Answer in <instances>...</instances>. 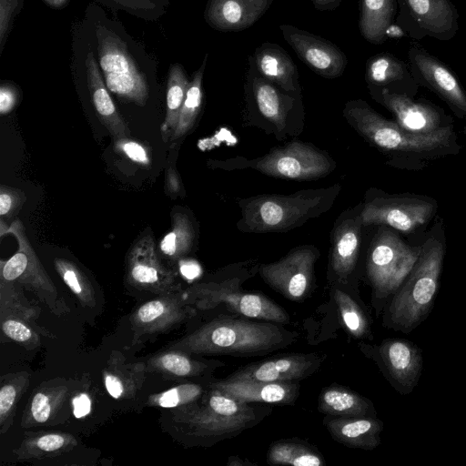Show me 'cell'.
Returning a JSON list of instances; mask_svg holds the SVG:
<instances>
[{
    "label": "cell",
    "mask_w": 466,
    "mask_h": 466,
    "mask_svg": "<svg viewBox=\"0 0 466 466\" xmlns=\"http://www.w3.org/2000/svg\"><path fill=\"white\" fill-rule=\"evenodd\" d=\"M317 408L325 415L376 417V410L370 400L339 384H331L321 390Z\"/></svg>",
    "instance_id": "29"
},
{
    "label": "cell",
    "mask_w": 466,
    "mask_h": 466,
    "mask_svg": "<svg viewBox=\"0 0 466 466\" xmlns=\"http://www.w3.org/2000/svg\"><path fill=\"white\" fill-rule=\"evenodd\" d=\"M323 424L336 441L350 447L371 451L380 444L383 421L377 417H339L326 415Z\"/></svg>",
    "instance_id": "27"
},
{
    "label": "cell",
    "mask_w": 466,
    "mask_h": 466,
    "mask_svg": "<svg viewBox=\"0 0 466 466\" xmlns=\"http://www.w3.org/2000/svg\"><path fill=\"white\" fill-rule=\"evenodd\" d=\"M30 381L27 371H19L1 377L0 388V433H5L11 427L16 411L17 402L26 390Z\"/></svg>",
    "instance_id": "40"
},
{
    "label": "cell",
    "mask_w": 466,
    "mask_h": 466,
    "mask_svg": "<svg viewBox=\"0 0 466 466\" xmlns=\"http://www.w3.org/2000/svg\"><path fill=\"white\" fill-rule=\"evenodd\" d=\"M3 333L12 340L33 349L39 345L41 335L26 322L11 317L0 318Z\"/></svg>",
    "instance_id": "44"
},
{
    "label": "cell",
    "mask_w": 466,
    "mask_h": 466,
    "mask_svg": "<svg viewBox=\"0 0 466 466\" xmlns=\"http://www.w3.org/2000/svg\"><path fill=\"white\" fill-rule=\"evenodd\" d=\"M387 38H400L406 35L404 31L395 23H393L387 30Z\"/></svg>",
    "instance_id": "54"
},
{
    "label": "cell",
    "mask_w": 466,
    "mask_h": 466,
    "mask_svg": "<svg viewBox=\"0 0 466 466\" xmlns=\"http://www.w3.org/2000/svg\"><path fill=\"white\" fill-rule=\"evenodd\" d=\"M325 359V355L319 353L281 354L243 366L225 380L264 382L299 381L315 373Z\"/></svg>",
    "instance_id": "20"
},
{
    "label": "cell",
    "mask_w": 466,
    "mask_h": 466,
    "mask_svg": "<svg viewBox=\"0 0 466 466\" xmlns=\"http://www.w3.org/2000/svg\"><path fill=\"white\" fill-rule=\"evenodd\" d=\"M166 186L171 194H178L181 190L179 177L173 168H169L167 172Z\"/></svg>",
    "instance_id": "52"
},
{
    "label": "cell",
    "mask_w": 466,
    "mask_h": 466,
    "mask_svg": "<svg viewBox=\"0 0 466 466\" xmlns=\"http://www.w3.org/2000/svg\"><path fill=\"white\" fill-rule=\"evenodd\" d=\"M340 189V185L335 184L289 195L262 194L240 199L237 228L245 233L290 231L329 211Z\"/></svg>",
    "instance_id": "3"
},
{
    "label": "cell",
    "mask_w": 466,
    "mask_h": 466,
    "mask_svg": "<svg viewBox=\"0 0 466 466\" xmlns=\"http://www.w3.org/2000/svg\"><path fill=\"white\" fill-rule=\"evenodd\" d=\"M333 297L341 322L347 331L357 339L370 338V321L361 307L341 289H335Z\"/></svg>",
    "instance_id": "41"
},
{
    "label": "cell",
    "mask_w": 466,
    "mask_h": 466,
    "mask_svg": "<svg viewBox=\"0 0 466 466\" xmlns=\"http://www.w3.org/2000/svg\"><path fill=\"white\" fill-rule=\"evenodd\" d=\"M227 395L248 403L294 405L299 395L298 381L264 382L247 380L211 381Z\"/></svg>",
    "instance_id": "25"
},
{
    "label": "cell",
    "mask_w": 466,
    "mask_h": 466,
    "mask_svg": "<svg viewBox=\"0 0 466 466\" xmlns=\"http://www.w3.org/2000/svg\"><path fill=\"white\" fill-rule=\"evenodd\" d=\"M342 115L360 137L384 152L431 156L444 153L454 142L451 127H442L430 134L411 133L381 116L362 99L348 101Z\"/></svg>",
    "instance_id": "6"
},
{
    "label": "cell",
    "mask_w": 466,
    "mask_h": 466,
    "mask_svg": "<svg viewBox=\"0 0 466 466\" xmlns=\"http://www.w3.org/2000/svg\"><path fill=\"white\" fill-rule=\"evenodd\" d=\"M210 382L198 401L172 410L174 421L181 426L186 436L201 445L237 437L272 412L267 405L238 400Z\"/></svg>",
    "instance_id": "2"
},
{
    "label": "cell",
    "mask_w": 466,
    "mask_h": 466,
    "mask_svg": "<svg viewBox=\"0 0 466 466\" xmlns=\"http://www.w3.org/2000/svg\"><path fill=\"white\" fill-rule=\"evenodd\" d=\"M228 466H246V465H257L247 460H243L238 456H230L227 462Z\"/></svg>",
    "instance_id": "55"
},
{
    "label": "cell",
    "mask_w": 466,
    "mask_h": 466,
    "mask_svg": "<svg viewBox=\"0 0 466 466\" xmlns=\"http://www.w3.org/2000/svg\"><path fill=\"white\" fill-rule=\"evenodd\" d=\"M223 365L224 363L219 360H197L190 354L168 349L151 357L147 360L146 370L171 378L187 379L208 375Z\"/></svg>",
    "instance_id": "30"
},
{
    "label": "cell",
    "mask_w": 466,
    "mask_h": 466,
    "mask_svg": "<svg viewBox=\"0 0 466 466\" xmlns=\"http://www.w3.org/2000/svg\"><path fill=\"white\" fill-rule=\"evenodd\" d=\"M443 258L441 242L431 238L423 244L414 267L388 305L384 326L410 333L427 319L438 292Z\"/></svg>",
    "instance_id": "5"
},
{
    "label": "cell",
    "mask_w": 466,
    "mask_h": 466,
    "mask_svg": "<svg viewBox=\"0 0 466 466\" xmlns=\"http://www.w3.org/2000/svg\"><path fill=\"white\" fill-rule=\"evenodd\" d=\"M363 202L345 209L335 220L330 234L329 271L345 282L356 268L362 241Z\"/></svg>",
    "instance_id": "19"
},
{
    "label": "cell",
    "mask_w": 466,
    "mask_h": 466,
    "mask_svg": "<svg viewBox=\"0 0 466 466\" xmlns=\"http://www.w3.org/2000/svg\"><path fill=\"white\" fill-rule=\"evenodd\" d=\"M365 81L370 89H387L413 97L419 84L409 64L388 53L376 54L366 61Z\"/></svg>",
    "instance_id": "24"
},
{
    "label": "cell",
    "mask_w": 466,
    "mask_h": 466,
    "mask_svg": "<svg viewBox=\"0 0 466 466\" xmlns=\"http://www.w3.org/2000/svg\"><path fill=\"white\" fill-rule=\"evenodd\" d=\"M73 415L77 418H83L91 411L92 401L89 395L86 392L76 394L72 399Z\"/></svg>",
    "instance_id": "50"
},
{
    "label": "cell",
    "mask_w": 466,
    "mask_h": 466,
    "mask_svg": "<svg viewBox=\"0 0 466 466\" xmlns=\"http://www.w3.org/2000/svg\"><path fill=\"white\" fill-rule=\"evenodd\" d=\"M319 11H332L339 7L342 0H311Z\"/></svg>",
    "instance_id": "53"
},
{
    "label": "cell",
    "mask_w": 466,
    "mask_h": 466,
    "mask_svg": "<svg viewBox=\"0 0 466 466\" xmlns=\"http://www.w3.org/2000/svg\"><path fill=\"white\" fill-rule=\"evenodd\" d=\"M258 265L252 261L226 268V278L198 282L181 292L185 302L195 309L207 310L224 306L230 312L248 319L289 324L287 311L260 293L243 290L241 282L253 276Z\"/></svg>",
    "instance_id": "4"
},
{
    "label": "cell",
    "mask_w": 466,
    "mask_h": 466,
    "mask_svg": "<svg viewBox=\"0 0 466 466\" xmlns=\"http://www.w3.org/2000/svg\"><path fill=\"white\" fill-rule=\"evenodd\" d=\"M408 64L420 86L432 90L454 111L466 116V91L445 63L413 42L408 50Z\"/></svg>",
    "instance_id": "17"
},
{
    "label": "cell",
    "mask_w": 466,
    "mask_h": 466,
    "mask_svg": "<svg viewBox=\"0 0 466 466\" xmlns=\"http://www.w3.org/2000/svg\"><path fill=\"white\" fill-rule=\"evenodd\" d=\"M380 367L392 388L401 395L410 394L417 386L423 368L420 349L405 339H386L379 345L363 346Z\"/></svg>",
    "instance_id": "15"
},
{
    "label": "cell",
    "mask_w": 466,
    "mask_h": 466,
    "mask_svg": "<svg viewBox=\"0 0 466 466\" xmlns=\"http://www.w3.org/2000/svg\"><path fill=\"white\" fill-rule=\"evenodd\" d=\"M370 93L374 100L392 112L396 123L406 131L430 134L442 127L440 113L430 104L387 89H370Z\"/></svg>",
    "instance_id": "22"
},
{
    "label": "cell",
    "mask_w": 466,
    "mask_h": 466,
    "mask_svg": "<svg viewBox=\"0 0 466 466\" xmlns=\"http://www.w3.org/2000/svg\"><path fill=\"white\" fill-rule=\"evenodd\" d=\"M319 255L313 245L299 246L275 262L259 264L258 271L276 292L289 300L300 301L310 290Z\"/></svg>",
    "instance_id": "13"
},
{
    "label": "cell",
    "mask_w": 466,
    "mask_h": 466,
    "mask_svg": "<svg viewBox=\"0 0 466 466\" xmlns=\"http://www.w3.org/2000/svg\"><path fill=\"white\" fill-rule=\"evenodd\" d=\"M76 445V439L69 433L40 432L25 437L14 454L18 460L44 459L70 451Z\"/></svg>",
    "instance_id": "34"
},
{
    "label": "cell",
    "mask_w": 466,
    "mask_h": 466,
    "mask_svg": "<svg viewBox=\"0 0 466 466\" xmlns=\"http://www.w3.org/2000/svg\"><path fill=\"white\" fill-rule=\"evenodd\" d=\"M208 54H206L199 68L194 73L187 90L186 97L179 114L171 142L187 135L194 127L200 113L203 103V76L208 62Z\"/></svg>",
    "instance_id": "39"
},
{
    "label": "cell",
    "mask_w": 466,
    "mask_h": 466,
    "mask_svg": "<svg viewBox=\"0 0 466 466\" xmlns=\"http://www.w3.org/2000/svg\"><path fill=\"white\" fill-rule=\"evenodd\" d=\"M85 71L91 99L101 122L116 140L128 137L130 131L110 96L95 54L91 50L85 58Z\"/></svg>",
    "instance_id": "28"
},
{
    "label": "cell",
    "mask_w": 466,
    "mask_h": 466,
    "mask_svg": "<svg viewBox=\"0 0 466 466\" xmlns=\"http://www.w3.org/2000/svg\"><path fill=\"white\" fill-rule=\"evenodd\" d=\"M56 272L84 307L93 308L96 304L94 287L83 270L71 260L56 258Z\"/></svg>",
    "instance_id": "42"
},
{
    "label": "cell",
    "mask_w": 466,
    "mask_h": 466,
    "mask_svg": "<svg viewBox=\"0 0 466 466\" xmlns=\"http://www.w3.org/2000/svg\"><path fill=\"white\" fill-rule=\"evenodd\" d=\"M68 395L66 385L42 384L28 401L21 425L27 428L50 423L66 404Z\"/></svg>",
    "instance_id": "31"
},
{
    "label": "cell",
    "mask_w": 466,
    "mask_h": 466,
    "mask_svg": "<svg viewBox=\"0 0 466 466\" xmlns=\"http://www.w3.org/2000/svg\"><path fill=\"white\" fill-rule=\"evenodd\" d=\"M21 287L16 282L0 279V318L11 317L21 319L41 335L49 336L48 331L37 323L39 309L28 301Z\"/></svg>",
    "instance_id": "35"
},
{
    "label": "cell",
    "mask_w": 466,
    "mask_h": 466,
    "mask_svg": "<svg viewBox=\"0 0 466 466\" xmlns=\"http://www.w3.org/2000/svg\"><path fill=\"white\" fill-rule=\"evenodd\" d=\"M5 233L15 237L18 248L9 259L1 260L0 279L16 282L32 291L54 314L61 316L68 313L70 309L59 296L41 264L26 237L22 222L19 219L14 220L1 237Z\"/></svg>",
    "instance_id": "11"
},
{
    "label": "cell",
    "mask_w": 466,
    "mask_h": 466,
    "mask_svg": "<svg viewBox=\"0 0 466 466\" xmlns=\"http://www.w3.org/2000/svg\"><path fill=\"white\" fill-rule=\"evenodd\" d=\"M247 106L271 127L278 139L299 131L303 124L295 121L303 119L302 96L286 92L261 76L248 56L244 86Z\"/></svg>",
    "instance_id": "9"
},
{
    "label": "cell",
    "mask_w": 466,
    "mask_h": 466,
    "mask_svg": "<svg viewBox=\"0 0 466 466\" xmlns=\"http://www.w3.org/2000/svg\"><path fill=\"white\" fill-rule=\"evenodd\" d=\"M420 248H411L390 230L380 228L367 255L366 270L374 296L394 294L414 267Z\"/></svg>",
    "instance_id": "10"
},
{
    "label": "cell",
    "mask_w": 466,
    "mask_h": 466,
    "mask_svg": "<svg viewBox=\"0 0 466 466\" xmlns=\"http://www.w3.org/2000/svg\"><path fill=\"white\" fill-rule=\"evenodd\" d=\"M25 201L23 191L8 186L0 187V216L1 219L14 218Z\"/></svg>",
    "instance_id": "45"
},
{
    "label": "cell",
    "mask_w": 466,
    "mask_h": 466,
    "mask_svg": "<svg viewBox=\"0 0 466 466\" xmlns=\"http://www.w3.org/2000/svg\"><path fill=\"white\" fill-rule=\"evenodd\" d=\"M395 22L414 40L452 39L459 30V13L451 0H398Z\"/></svg>",
    "instance_id": "12"
},
{
    "label": "cell",
    "mask_w": 466,
    "mask_h": 466,
    "mask_svg": "<svg viewBox=\"0 0 466 466\" xmlns=\"http://www.w3.org/2000/svg\"><path fill=\"white\" fill-rule=\"evenodd\" d=\"M435 205L420 198L387 196L376 189L367 191L361 218L365 227L387 225L410 232L426 223L432 216Z\"/></svg>",
    "instance_id": "14"
},
{
    "label": "cell",
    "mask_w": 466,
    "mask_h": 466,
    "mask_svg": "<svg viewBox=\"0 0 466 466\" xmlns=\"http://www.w3.org/2000/svg\"><path fill=\"white\" fill-rule=\"evenodd\" d=\"M269 465L323 466L322 455L314 447L296 440H280L272 442L268 450Z\"/></svg>",
    "instance_id": "37"
},
{
    "label": "cell",
    "mask_w": 466,
    "mask_h": 466,
    "mask_svg": "<svg viewBox=\"0 0 466 466\" xmlns=\"http://www.w3.org/2000/svg\"><path fill=\"white\" fill-rule=\"evenodd\" d=\"M248 319L217 318L173 342L168 349L190 355L248 358L265 356L297 340L298 334L283 328L280 323Z\"/></svg>",
    "instance_id": "1"
},
{
    "label": "cell",
    "mask_w": 466,
    "mask_h": 466,
    "mask_svg": "<svg viewBox=\"0 0 466 466\" xmlns=\"http://www.w3.org/2000/svg\"><path fill=\"white\" fill-rule=\"evenodd\" d=\"M126 279L132 287L157 295L180 292L181 289L176 271L161 263L150 234L139 238L129 249Z\"/></svg>",
    "instance_id": "16"
},
{
    "label": "cell",
    "mask_w": 466,
    "mask_h": 466,
    "mask_svg": "<svg viewBox=\"0 0 466 466\" xmlns=\"http://www.w3.org/2000/svg\"><path fill=\"white\" fill-rule=\"evenodd\" d=\"M22 3L23 0H0V53L3 52L13 20L21 9Z\"/></svg>",
    "instance_id": "46"
},
{
    "label": "cell",
    "mask_w": 466,
    "mask_h": 466,
    "mask_svg": "<svg viewBox=\"0 0 466 466\" xmlns=\"http://www.w3.org/2000/svg\"><path fill=\"white\" fill-rule=\"evenodd\" d=\"M180 274L187 279H196L200 272L199 266L193 260L181 258L178 260Z\"/></svg>",
    "instance_id": "51"
},
{
    "label": "cell",
    "mask_w": 466,
    "mask_h": 466,
    "mask_svg": "<svg viewBox=\"0 0 466 466\" xmlns=\"http://www.w3.org/2000/svg\"><path fill=\"white\" fill-rule=\"evenodd\" d=\"M279 29L299 58L317 75L332 79L344 73L348 58L334 43L291 25H280Z\"/></svg>",
    "instance_id": "18"
},
{
    "label": "cell",
    "mask_w": 466,
    "mask_h": 466,
    "mask_svg": "<svg viewBox=\"0 0 466 466\" xmlns=\"http://www.w3.org/2000/svg\"><path fill=\"white\" fill-rule=\"evenodd\" d=\"M116 3L118 6L137 14L140 15H152L153 11L159 9L163 5H166L167 0H111Z\"/></svg>",
    "instance_id": "47"
},
{
    "label": "cell",
    "mask_w": 466,
    "mask_h": 466,
    "mask_svg": "<svg viewBox=\"0 0 466 466\" xmlns=\"http://www.w3.org/2000/svg\"><path fill=\"white\" fill-rule=\"evenodd\" d=\"M116 148L121 150L128 158L141 165H148L150 160L147 149L127 137L116 140Z\"/></svg>",
    "instance_id": "48"
},
{
    "label": "cell",
    "mask_w": 466,
    "mask_h": 466,
    "mask_svg": "<svg viewBox=\"0 0 466 466\" xmlns=\"http://www.w3.org/2000/svg\"><path fill=\"white\" fill-rule=\"evenodd\" d=\"M195 313V308L185 302L181 292H177L144 303L132 314L130 321L135 335L141 337L164 332Z\"/></svg>",
    "instance_id": "21"
},
{
    "label": "cell",
    "mask_w": 466,
    "mask_h": 466,
    "mask_svg": "<svg viewBox=\"0 0 466 466\" xmlns=\"http://www.w3.org/2000/svg\"><path fill=\"white\" fill-rule=\"evenodd\" d=\"M275 0H208L204 18L213 29L238 32L253 25Z\"/></svg>",
    "instance_id": "23"
},
{
    "label": "cell",
    "mask_w": 466,
    "mask_h": 466,
    "mask_svg": "<svg viewBox=\"0 0 466 466\" xmlns=\"http://www.w3.org/2000/svg\"><path fill=\"white\" fill-rule=\"evenodd\" d=\"M197 232L193 221L183 212L171 216V230L160 241L161 253L172 260L184 258L196 244Z\"/></svg>",
    "instance_id": "38"
},
{
    "label": "cell",
    "mask_w": 466,
    "mask_h": 466,
    "mask_svg": "<svg viewBox=\"0 0 466 466\" xmlns=\"http://www.w3.org/2000/svg\"><path fill=\"white\" fill-rule=\"evenodd\" d=\"M256 70L265 79L295 96H302L296 64L279 45L265 42L249 56Z\"/></svg>",
    "instance_id": "26"
},
{
    "label": "cell",
    "mask_w": 466,
    "mask_h": 466,
    "mask_svg": "<svg viewBox=\"0 0 466 466\" xmlns=\"http://www.w3.org/2000/svg\"><path fill=\"white\" fill-rule=\"evenodd\" d=\"M45 3H46L50 7L55 9H61L65 7L68 0H43Z\"/></svg>",
    "instance_id": "56"
},
{
    "label": "cell",
    "mask_w": 466,
    "mask_h": 466,
    "mask_svg": "<svg viewBox=\"0 0 466 466\" xmlns=\"http://www.w3.org/2000/svg\"><path fill=\"white\" fill-rule=\"evenodd\" d=\"M397 0H360L359 29L370 44L381 45L387 41V30L395 23Z\"/></svg>",
    "instance_id": "33"
},
{
    "label": "cell",
    "mask_w": 466,
    "mask_h": 466,
    "mask_svg": "<svg viewBox=\"0 0 466 466\" xmlns=\"http://www.w3.org/2000/svg\"><path fill=\"white\" fill-rule=\"evenodd\" d=\"M146 370L143 363H127L112 354L103 372L106 391L116 400L132 398L143 385Z\"/></svg>",
    "instance_id": "32"
},
{
    "label": "cell",
    "mask_w": 466,
    "mask_h": 466,
    "mask_svg": "<svg viewBox=\"0 0 466 466\" xmlns=\"http://www.w3.org/2000/svg\"><path fill=\"white\" fill-rule=\"evenodd\" d=\"M96 58L108 90L124 100L144 106L149 96L148 84L131 46L103 25L96 28Z\"/></svg>",
    "instance_id": "7"
},
{
    "label": "cell",
    "mask_w": 466,
    "mask_h": 466,
    "mask_svg": "<svg viewBox=\"0 0 466 466\" xmlns=\"http://www.w3.org/2000/svg\"><path fill=\"white\" fill-rule=\"evenodd\" d=\"M335 167L336 162L326 151L297 139L274 147L260 157L226 161V169L252 168L272 177L297 181L324 177Z\"/></svg>",
    "instance_id": "8"
},
{
    "label": "cell",
    "mask_w": 466,
    "mask_h": 466,
    "mask_svg": "<svg viewBox=\"0 0 466 466\" xmlns=\"http://www.w3.org/2000/svg\"><path fill=\"white\" fill-rule=\"evenodd\" d=\"M17 90L15 86L4 83L0 86V113L6 115L10 113L17 102Z\"/></svg>",
    "instance_id": "49"
},
{
    "label": "cell",
    "mask_w": 466,
    "mask_h": 466,
    "mask_svg": "<svg viewBox=\"0 0 466 466\" xmlns=\"http://www.w3.org/2000/svg\"><path fill=\"white\" fill-rule=\"evenodd\" d=\"M209 382L206 384L183 383L165 391L153 394L148 398L147 406L171 410L187 407L201 399L208 388Z\"/></svg>",
    "instance_id": "43"
},
{
    "label": "cell",
    "mask_w": 466,
    "mask_h": 466,
    "mask_svg": "<svg viewBox=\"0 0 466 466\" xmlns=\"http://www.w3.org/2000/svg\"><path fill=\"white\" fill-rule=\"evenodd\" d=\"M189 83L184 67L177 63L171 65L166 92V116L161 126L165 142L170 141L175 132Z\"/></svg>",
    "instance_id": "36"
}]
</instances>
